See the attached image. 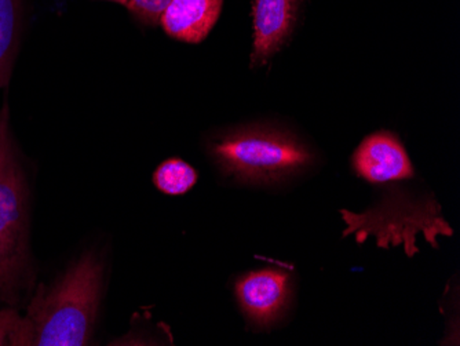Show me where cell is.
Returning a JSON list of instances; mask_svg holds the SVG:
<instances>
[{
  "label": "cell",
  "instance_id": "cell-1",
  "mask_svg": "<svg viewBox=\"0 0 460 346\" xmlns=\"http://www.w3.org/2000/svg\"><path fill=\"white\" fill-rule=\"evenodd\" d=\"M102 293V261L95 253H84L56 283L36 293L12 345H87L94 334Z\"/></svg>",
  "mask_w": 460,
  "mask_h": 346
},
{
  "label": "cell",
  "instance_id": "cell-2",
  "mask_svg": "<svg viewBox=\"0 0 460 346\" xmlns=\"http://www.w3.org/2000/svg\"><path fill=\"white\" fill-rule=\"evenodd\" d=\"M207 148L225 175L244 184H276L304 172L314 160L298 137L269 126L230 129L214 136Z\"/></svg>",
  "mask_w": 460,
  "mask_h": 346
},
{
  "label": "cell",
  "instance_id": "cell-3",
  "mask_svg": "<svg viewBox=\"0 0 460 346\" xmlns=\"http://www.w3.org/2000/svg\"><path fill=\"white\" fill-rule=\"evenodd\" d=\"M341 216L346 222L343 236L354 235L358 243L372 236L384 249L404 247L408 257L420 252V237L438 247V237L454 235L433 195H415L402 187L385 191L382 198L363 213L341 210Z\"/></svg>",
  "mask_w": 460,
  "mask_h": 346
},
{
  "label": "cell",
  "instance_id": "cell-4",
  "mask_svg": "<svg viewBox=\"0 0 460 346\" xmlns=\"http://www.w3.org/2000/svg\"><path fill=\"white\" fill-rule=\"evenodd\" d=\"M28 226L27 175L4 100L0 110V302L15 301L30 270Z\"/></svg>",
  "mask_w": 460,
  "mask_h": 346
},
{
  "label": "cell",
  "instance_id": "cell-5",
  "mask_svg": "<svg viewBox=\"0 0 460 346\" xmlns=\"http://www.w3.org/2000/svg\"><path fill=\"white\" fill-rule=\"evenodd\" d=\"M291 291L288 273L273 268L245 273L234 284L243 315L260 329L270 327L286 316Z\"/></svg>",
  "mask_w": 460,
  "mask_h": 346
},
{
  "label": "cell",
  "instance_id": "cell-6",
  "mask_svg": "<svg viewBox=\"0 0 460 346\" xmlns=\"http://www.w3.org/2000/svg\"><path fill=\"white\" fill-rule=\"evenodd\" d=\"M301 0H254L252 28L254 45L251 67L265 66L291 38L298 22Z\"/></svg>",
  "mask_w": 460,
  "mask_h": 346
},
{
  "label": "cell",
  "instance_id": "cell-7",
  "mask_svg": "<svg viewBox=\"0 0 460 346\" xmlns=\"http://www.w3.org/2000/svg\"><path fill=\"white\" fill-rule=\"evenodd\" d=\"M353 167L372 184L413 177V166L404 146L389 131L367 137L353 155Z\"/></svg>",
  "mask_w": 460,
  "mask_h": 346
},
{
  "label": "cell",
  "instance_id": "cell-8",
  "mask_svg": "<svg viewBox=\"0 0 460 346\" xmlns=\"http://www.w3.org/2000/svg\"><path fill=\"white\" fill-rule=\"evenodd\" d=\"M222 6L224 0H172L160 25L181 42L200 43L218 22Z\"/></svg>",
  "mask_w": 460,
  "mask_h": 346
},
{
  "label": "cell",
  "instance_id": "cell-9",
  "mask_svg": "<svg viewBox=\"0 0 460 346\" xmlns=\"http://www.w3.org/2000/svg\"><path fill=\"white\" fill-rule=\"evenodd\" d=\"M21 30V0H0V89L12 76Z\"/></svg>",
  "mask_w": 460,
  "mask_h": 346
},
{
  "label": "cell",
  "instance_id": "cell-10",
  "mask_svg": "<svg viewBox=\"0 0 460 346\" xmlns=\"http://www.w3.org/2000/svg\"><path fill=\"white\" fill-rule=\"evenodd\" d=\"M198 173L190 164L181 159L163 162L154 174V184L165 195H183L190 192L198 182Z\"/></svg>",
  "mask_w": 460,
  "mask_h": 346
},
{
  "label": "cell",
  "instance_id": "cell-11",
  "mask_svg": "<svg viewBox=\"0 0 460 346\" xmlns=\"http://www.w3.org/2000/svg\"><path fill=\"white\" fill-rule=\"evenodd\" d=\"M172 0H128V7L134 20L146 27H155L160 24L162 15Z\"/></svg>",
  "mask_w": 460,
  "mask_h": 346
},
{
  "label": "cell",
  "instance_id": "cell-12",
  "mask_svg": "<svg viewBox=\"0 0 460 346\" xmlns=\"http://www.w3.org/2000/svg\"><path fill=\"white\" fill-rule=\"evenodd\" d=\"M21 315L15 309L0 311V345H12L15 333L20 327Z\"/></svg>",
  "mask_w": 460,
  "mask_h": 346
},
{
  "label": "cell",
  "instance_id": "cell-13",
  "mask_svg": "<svg viewBox=\"0 0 460 346\" xmlns=\"http://www.w3.org/2000/svg\"><path fill=\"white\" fill-rule=\"evenodd\" d=\"M107 2H112V4H123V6H126V4H128V0H107Z\"/></svg>",
  "mask_w": 460,
  "mask_h": 346
}]
</instances>
